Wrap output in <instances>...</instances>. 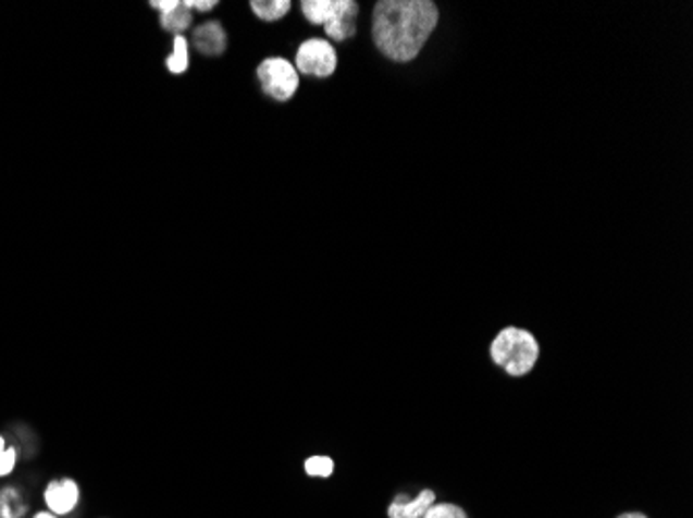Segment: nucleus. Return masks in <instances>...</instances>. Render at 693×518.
<instances>
[{
    "instance_id": "nucleus-17",
    "label": "nucleus",
    "mask_w": 693,
    "mask_h": 518,
    "mask_svg": "<svg viewBox=\"0 0 693 518\" xmlns=\"http://www.w3.org/2000/svg\"><path fill=\"white\" fill-rule=\"evenodd\" d=\"M29 518H61V517H57V515H52V513H48L46 508H42V510H36V513H34V515H32V517Z\"/></svg>"
},
{
    "instance_id": "nucleus-19",
    "label": "nucleus",
    "mask_w": 693,
    "mask_h": 518,
    "mask_svg": "<svg viewBox=\"0 0 693 518\" xmlns=\"http://www.w3.org/2000/svg\"><path fill=\"white\" fill-rule=\"evenodd\" d=\"M100 518H107V517H100Z\"/></svg>"
},
{
    "instance_id": "nucleus-4",
    "label": "nucleus",
    "mask_w": 693,
    "mask_h": 518,
    "mask_svg": "<svg viewBox=\"0 0 693 518\" xmlns=\"http://www.w3.org/2000/svg\"><path fill=\"white\" fill-rule=\"evenodd\" d=\"M256 75L262 91L274 102H289L299 89V73L292 61L285 57L264 59L258 66Z\"/></svg>"
},
{
    "instance_id": "nucleus-3",
    "label": "nucleus",
    "mask_w": 693,
    "mask_h": 518,
    "mask_svg": "<svg viewBox=\"0 0 693 518\" xmlns=\"http://www.w3.org/2000/svg\"><path fill=\"white\" fill-rule=\"evenodd\" d=\"M301 13L312 25H322L326 36L345 42L358 32L359 4L356 0H304Z\"/></svg>"
},
{
    "instance_id": "nucleus-7",
    "label": "nucleus",
    "mask_w": 693,
    "mask_h": 518,
    "mask_svg": "<svg viewBox=\"0 0 693 518\" xmlns=\"http://www.w3.org/2000/svg\"><path fill=\"white\" fill-rule=\"evenodd\" d=\"M150 7L160 13L162 29L173 36H183V32L194 23V13L181 0H152Z\"/></svg>"
},
{
    "instance_id": "nucleus-6",
    "label": "nucleus",
    "mask_w": 693,
    "mask_h": 518,
    "mask_svg": "<svg viewBox=\"0 0 693 518\" xmlns=\"http://www.w3.org/2000/svg\"><path fill=\"white\" fill-rule=\"evenodd\" d=\"M82 496V485L73 477H57L46 483L42 502L48 513L69 518L79 510Z\"/></svg>"
},
{
    "instance_id": "nucleus-11",
    "label": "nucleus",
    "mask_w": 693,
    "mask_h": 518,
    "mask_svg": "<svg viewBox=\"0 0 693 518\" xmlns=\"http://www.w3.org/2000/svg\"><path fill=\"white\" fill-rule=\"evenodd\" d=\"M253 15L262 22H279L292 11L289 0H251L249 2Z\"/></svg>"
},
{
    "instance_id": "nucleus-9",
    "label": "nucleus",
    "mask_w": 693,
    "mask_h": 518,
    "mask_svg": "<svg viewBox=\"0 0 693 518\" xmlns=\"http://www.w3.org/2000/svg\"><path fill=\"white\" fill-rule=\"evenodd\" d=\"M194 48L203 57H221L228 46V38L221 22H203L194 29Z\"/></svg>"
},
{
    "instance_id": "nucleus-13",
    "label": "nucleus",
    "mask_w": 693,
    "mask_h": 518,
    "mask_svg": "<svg viewBox=\"0 0 693 518\" xmlns=\"http://www.w3.org/2000/svg\"><path fill=\"white\" fill-rule=\"evenodd\" d=\"M164 65L173 75H183L189 69V40L185 36H175L173 52Z\"/></svg>"
},
{
    "instance_id": "nucleus-14",
    "label": "nucleus",
    "mask_w": 693,
    "mask_h": 518,
    "mask_svg": "<svg viewBox=\"0 0 693 518\" xmlns=\"http://www.w3.org/2000/svg\"><path fill=\"white\" fill-rule=\"evenodd\" d=\"M17 462H20V448L11 446L7 437L0 433V479L13 476V471L17 469Z\"/></svg>"
},
{
    "instance_id": "nucleus-10",
    "label": "nucleus",
    "mask_w": 693,
    "mask_h": 518,
    "mask_svg": "<svg viewBox=\"0 0 693 518\" xmlns=\"http://www.w3.org/2000/svg\"><path fill=\"white\" fill-rule=\"evenodd\" d=\"M29 513L27 497L20 485L0 488V518H25Z\"/></svg>"
},
{
    "instance_id": "nucleus-12",
    "label": "nucleus",
    "mask_w": 693,
    "mask_h": 518,
    "mask_svg": "<svg viewBox=\"0 0 693 518\" xmlns=\"http://www.w3.org/2000/svg\"><path fill=\"white\" fill-rule=\"evenodd\" d=\"M335 458L326 454H312L304 460V473L312 479H331L335 476Z\"/></svg>"
},
{
    "instance_id": "nucleus-2",
    "label": "nucleus",
    "mask_w": 693,
    "mask_h": 518,
    "mask_svg": "<svg viewBox=\"0 0 693 518\" xmlns=\"http://www.w3.org/2000/svg\"><path fill=\"white\" fill-rule=\"evenodd\" d=\"M491 359L494 366L503 369L511 378H523L532 373L540 359V345L536 336L517 325L503 328L491 343Z\"/></svg>"
},
{
    "instance_id": "nucleus-16",
    "label": "nucleus",
    "mask_w": 693,
    "mask_h": 518,
    "mask_svg": "<svg viewBox=\"0 0 693 518\" xmlns=\"http://www.w3.org/2000/svg\"><path fill=\"white\" fill-rule=\"evenodd\" d=\"M185 7L194 13V11H200V13H208L212 9L219 7L216 0H185Z\"/></svg>"
},
{
    "instance_id": "nucleus-5",
    "label": "nucleus",
    "mask_w": 693,
    "mask_h": 518,
    "mask_svg": "<svg viewBox=\"0 0 693 518\" xmlns=\"http://www.w3.org/2000/svg\"><path fill=\"white\" fill-rule=\"evenodd\" d=\"M338 65L335 46L324 38H308L295 52V69L299 75L315 79L331 77Z\"/></svg>"
},
{
    "instance_id": "nucleus-1",
    "label": "nucleus",
    "mask_w": 693,
    "mask_h": 518,
    "mask_svg": "<svg viewBox=\"0 0 693 518\" xmlns=\"http://www.w3.org/2000/svg\"><path fill=\"white\" fill-rule=\"evenodd\" d=\"M438 7L430 0H382L372 13V40L393 63H411L438 25Z\"/></svg>"
},
{
    "instance_id": "nucleus-18",
    "label": "nucleus",
    "mask_w": 693,
    "mask_h": 518,
    "mask_svg": "<svg viewBox=\"0 0 693 518\" xmlns=\"http://www.w3.org/2000/svg\"><path fill=\"white\" fill-rule=\"evenodd\" d=\"M617 518H649L648 515H644V513H638V510H631V513H623V515H619Z\"/></svg>"
},
{
    "instance_id": "nucleus-8",
    "label": "nucleus",
    "mask_w": 693,
    "mask_h": 518,
    "mask_svg": "<svg viewBox=\"0 0 693 518\" xmlns=\"http://www.w3.org/2000/svg\"><path fill=\"white\" fill-rule=\"evenodd\" d=\"M436 504V492L424 488L418 496H407L399 494L393 497V502L386 508L388 518H424L425 513Z\"/></svg>"
},
{
    "instance_id": "nucleus-15",
    "label": "nucleus",
    "mask_w": 693,
    "mask_h": 518,
    "mask_svg": "<svg viewBox=\"0 0 693 518\" xmlns=\"http://www.w3.org/2000/svg\"><path fill=\"white\" fill-rule=\"evenodd\" d=\"M424 518H470V515L455 502H436L425 513Z\"/></svg>"
}]
</instances>
